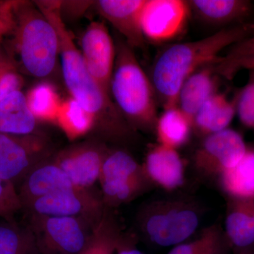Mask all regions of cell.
<instances>
[{"label": "cell", "instance_id": "1", "mask_svg": "<svg viewBox=\"0 0 254 254\" xmlns=\"http://www.w3.org/2000/svg\"><path fill=\"white\" fill-rule=\"evenodd\" d=\"M254 31L253 23L223 28L198 41L165 48L153 64L151 82L164 109L177 106L182 86L192 73L213 64L220 53Z\"/></svg>", "mask_w": 254, "mask_h": 254}, {"label": "cell", "instance_id": "2", "mask_svg": "<svg viewBox=\"0 0 254 254\" xmlns=\"http://www.w3.org/2000/svg\"><path fill=\"white\" fill-rule=\"evenodd\" d=\"M37 7L54 26L59 40V55L61 58L63 77L71 98L77 100L98 119L104 120L107 130L115 136L126 134L125 125L120 111L115 109L106 94L93 79L76 48L71 33L68 31L61 14V3L58 1H36Z\"/></svg>", "mask_w": 254, "mask_h": 254}, {"label": "cell", "instance_id": "3", "mask_svg": "<svg viewBox=\"0 0 254 254\" xmlns=\"http://www.w3.org/2000/svg\"><path fill=\"white\" fill-rule=\"evenodd\" d=\"M114 67L110 91L119 111L135 126L155 130L158 116L154 88L127 43L117 45Z\"/></svg>", "mask_w": 254, "mask_h": 254}, {"label": "cell", "instance_id": "4", "mask_svg": "<svg viewBox=\"0 0 254 254\" xmlns=\"http://www.w3.org/2000/svg\"><path fill=\"white\" fill-rule=\"evenodd\" d=\"M13 45L20 64L35 77L53 72L59 55V40L54 26L38 7L18 1L12 31Z\"/></svg>", "mask_w": 254, "mask_h": 254}, {"label": "cell", "instance_id": "5", "mask_svg": "<svg viewBox=\"0 0 254 254\" xmlns=\"http://www.w3.org/2000/svg\"><path fill=\"white\" fill-rule=\"evenodd\" d=\"M198 208L186 200H159L147 205L140 215L142 232L152 243L171 247L183 243L198 228Z\"/></svg>", "mask_w": 254, "mask_h": 254}, {"label": "cell", "instance_id": "6", "mask_svg": "<svg viewBox=\"0 0 254 254\" xmlns=\"http://www.w3.org/2000/svg\"><path fill=\"white\" fill-rule=\"evenodd\" d=\"M29 215L28 226L43 254H81L96 225L77 217Z\"/></svg>", "mask_w": 254, "mask_h": 254}, {"label": "cell", "instance_id": "7", "mask_svg": "<svg viewBox=\"0 0 254 254\" xmlns=\"http://www.w3.org/2000/svg\"><path fill=\"white\" fill-rule=\"evenodd\" d=\"M105 207H116L140 194L149 183L144 168L126 151H108L99 178Z\"/></svg>", "mask_w": 254, "mask_h": 254}, {"label": "cell", "instance_id": "8", "mask_svg": "<svg viewBox=\"0 0 254 254\" xmlns=\"http://www.w3.org/2000/svg\"><path fill=\"white\" fill-rule=\"evenodd\" d=\"M48 143L37 134L0 133V178L21 184L32 169L48 160Z\"/></svg>", "mask_w": 254, "mask_h": 254}, {"label": "cell", "instance_id": "9", "mask_svg": "<svg viewBox=\"0 0 254 254\" xmlns=\"http://www.w3.org/2000/svg\"><path fill=\"white\" fill-rule=\"evenodd\" d=\"M28 214L77 217L97 225L104 213L103 199L90 190L73 188L37 198L23 207Z\"/></svg>", "mask_w": 254, "mask_h": 254}, {"label": "cell", "instance_id": "10", "mask_svg": "<svg viewBox=\"0 0 254 254\" xmlns=\"http://www.w3.org/2000/svg\"><path fill=\"white\" fill-rule=\"evenodd\" d=\"M247 150L243 137L239 132L228 128L205 136L195 152L193 160L200 173L220 177L236 166Z\"/></svg>", "mask_w": 254, "mask_h": 254}, {"label": "cell", "instance_id": "11", "mask_svg": "<svg viewBox=\"0 0 254 254\" xmlns=\"http://www.w3.org/2000/svg\"><path fill=\"white\" fill-rule=\"evenodd\" d=\"M190 13L187 1L145 0L141 18L144 38L160 43L176 38L185 29Z\"/></svg>", "mask_w": 254, "mask_h": 254}, {"label": "cell", "instance_id": "12", "mask_svg": "<svg viewBox=\"0 0 254 254\" xmlns=\"http://www.w3.org/2000/svg\"><path fill=\"white\" fill-rule=\"evenodd\" d=\"M81 49L92 78L106 94L110 95L116 47L104 23L94 21L87 27L82 37Z\"/></svg>", "mask_w": 254, "mask_h": 254}, {"label": "cell", "instance_id": "13", "mask_svg": "<svg viewBox=\"0 0 254 254\" xmlns=\"http://www.w3.org/2000/svg\"><path fill=\"white\" fill-rule=\"evenodd\" d=\"M108 152L101 145L86 143L63 150L53 160L67 175L73 186L90 190L99 180Z\"/></svg>", "mask_w": 254, "mask_h": 254}, {"label": "cell", "instance_id": "14", "mask_svg": "<svg viewBox=\"0 0 254 254\" xmlns=\"http://www.w3.org/2000/svg\"><path fill=\"white\" fill-rule=\"evenodd\" d=\"M145 0H100L97 9L116 28L131 48L141 47L144 36L141 30L142 10Z\"/></svg>", "mask_w": 254, "mask_h": 254}, {"label": "cell", "instance_id": "15", "mask_svg": "<svg viewBox=\"0 0 254 254\" xmlns=\"http://www.w3.org/2000/svg\"><path fill=\"white\" fill-rule=\"evenodd\" d=\"M73 188L76 187L54 160H46L32 169L23 179L18 194L23 207L37 198Z\"/></svg>", "mask_w": 254, "mask_h": 254}, {"label": "cell", "instance_id": "16", "mask_svg": "<svg viewBox=\"0 0 254 254\" xmlns=\"http://www.w3.org/2000/svg\"><path fill=\"white\" fill-rule=\"evenodd\" d=\"M150 182L165 190H176L185 181V167L176 149L158 144L148 152L143 166Z\"/></svg>", "mask_w": 254, "mask_h": 254}, {"label": "cell", "instance_id": "17", "mask_svg": "<svg viewBox=\"0 0 254 254\" xmlns=\"http://www.w3.org/2000/svg\"><path fill=\"white\" fill-rule=\"evenodd\" d=\"M224 232L235 252L254 249V200L230 198Z\"/></svg>", "mask_w": 254, "mask_h": 254}, {"label": "cell", "instance_id": "18", "mask_svg": "<svg viewBox=\"0 0 254 254\" xmlns=\"http://www.w3.org/2000/svg\"><path fill=\"white\" fill-rule=\"evenodd\" d=\"M213 64L192 73L183 83L179 93L177 107L192 123L202 105L218 92L220 76L215 73Z\"/></svg>", "mask_w": 254, "mask_h": 254}, {"label": "cell", "instance_id": "19", "mask_svg": "<svg viewBox=\"0 0 254 254\" xmlns=\"http://www.w3.org/2000/svg\"><path fill=\"white\" fill-rule=\"evenodd\" d=\"M190 12L210 25L240 22L250 14L252 4L247 0H190Z\"/></svg>", "mask_w": 254, "mask_h": 254}, {"label": "cell", "instance_id": "20", "mask_svg": "<svg viewBox=\"0 0 254 254\" xmlns=\"http://www.w3.org/2000/svg\"><path fill=\"white\" fill-rule=\"evenodd\" d=\"M37 122L21 91L14 92L0 102V133L14 136L36 134Z\"/></svg>", "mask_w": 254, "mask_h": 254}, {"label": "cell", "instance_id": "21", "mask_svg": "<svg viewBox=\"0 0 254 254\" xmlns=\"http://www.w3.org/2000/svg\"><path fill=\"white\" fill-rule=\"evenodd\" d=\"M236 113L235 99L229 100L226 95L217 92L195 114L193 127L207 136L228 128Z\"/></svg>", "mask_w": 254, "mask_h": 254}, {"label": "cell", "instance_id": "22", "mask_svg": "<svg viewBox=\"0 0 254 254\" xmlns=\"http://www.w3.org/2000/svg\"><path fill=\"white\" fill-rule=\"evenodd\" d=\"M192 127L191 120L178 107L164 109L155 127L158 144L177 150L190 139Z\"/></svg>", "mask_w": 254, "mask_h": 254}, {"label": "cell", "instance_id": "23", "mask_svg": "<svg viewBox=\"0 0 254 254\" xmlns=\"http://www.w3.org/2000/svg\"><path fill=\"white\" fill-rule=\"evenodd\" d=\"M230 198L254 200V150H248L236 166L220 176Z\"/></svg>", "mask_w": 254, "mask_h": 254}, {"label": "cell", "instance_id": "24", "mask_svg": "<svg viewBox=\"0 0 254 254\" xmlns=\"http://www.w3.org/2000/svg\"><path fill=\"white\" fill-rule=\"evenodd\" d=\"M213 65L215 73L227 80L233 79L242 70L254 69V31L230 47L227 54L220 56Z\"/></svg>", "mask_w": 254, "mask_h": 254}, {"label": "cell", "instance_id": "25", "mask_svg": "<svg viewBox=\"0 0 254 254\" xmlns=\"http://www.w3.org/2000/svg\"><path fill=\"white\" fill-rule=\"evenodd\" d=\"M96 116L73 98L63 100L56 123L69 139L86 135L94 127Z\"/></svg>", "mask_w": 254, "mask_h": 254}, {"label": "cell", "instance_id": "26", "mask_svg": "<svg viewBox=\"0 0 254 254\" xmlns=\"http://www.w3.org/2000/svg\"><path fill=\"white\" fill-rule=\"evenodd\" d=\"M26 97L28 108L37 121L56 122L63 100L53 84L38 83L29 90Z\"/></svg>", "mask_w": 254, "mask_h": 254}, {"label": "cell", "instance_id": "27", "mask_svg": "<svg viewBox=\"0 0 254 254\" xmlns=\"http://www.w3.org/2000/svg\"><path fill=\"white\" fill-rule=\"evenodd\" d=\"M118 222L105 207L88 245L81 254H116L122 237Z\"/></svg>", "mask_w": 254, "mask_h": 254}, {"label": "cell", "instance_id": "28", "mask_svg": "<svg viewBox=\"0 0 254 254\" xmlns=\"http://www.w3.org/2000/svg\"><path fill=\"white\" fill-rule=\"evenodd\" d=\"M36 251V238L29 227L11 220L0 222V254H33Z\"/></svg>", "mask_w": 254, "mask_h": 254}, {"label": "cell", "instance_id": "29", "mask_svg": "<svg viewBox=\"0 0 254 254\" xmlns=\"http://www.w3.org/2000/svg\"><path fill=\"white\" fill-rule=\"evenodd\" d=\"M228 248L225 232L213 225L205 229L195 240L175 246L168 254H227Z\"/></svg>", "mask_w": 254, "mask_h": 254}, {"label": "cell", "instance_id": "30", "mask_svg": "<svg viewBox=\"0 0 254 254\" xmlns=\"http://www.w3.org/2000/svg\"><path fill=\"white\" fill-rule=\"evenodd\" d=\"M23 78L13 55L0 52V102L14 93L21 91Z\"/></svg>", "mask_w": 254, "mask_h": 254}, {"label": "cell", "instance_id": "31", "mask_svg": "<svg viewBox=\"0 0 254 254\" xmlns=\"http://www.w3.org/2000/svg\"><path fill=\"white\" fill-rule=\"evenodd\" d=\"M236 111L242 125L254 130V70L236 98Z\"/></svg>", "mask_w": 254, "mask_h": 254}, {"label": "cell", "instance_id": "32", "mask_svg": "<svg viewBox=\"0 0 254 254\" xmlns=\"http://www.w3.org/2000/svg\"><path fill=\"white\" fill-rule=\"evenodd\" d=\"M22 208L14 184L0 178V217L5 220H11L13 215Z\"/></svg>", "mask_w": 254, "mask_h": 254}, {"label": "cell", "instance_id": "33", "mask_svg": "<svg viewBox=\"0 0 254 254\" xmlns=\"http://www.w3.org/2000/svg\"><path fill=\"white\" fill-rule=\"evenodd\" d=\"M18 1H0V43L14 28Z\"/></svg>", "mask_w": 254, "mask_h": 254}, {"label": "cell", "instance_id": "34", "mask_svg": "<svg viewBox=\"0 0 254 254\" xmlns=\"http://www.w3.org/2000/svg\"><path fill=\"white\" fill-rule=\"evenodd\" d=\"M116 254H144L135 245V241L129 236L123 235Z\"/></svg>", "mask_w": 254, "mask_h": 254}, {"label": "cell", "instance_id": "35", "mask_svg": "<svg viewBox=\"0 0 254 254\" xmlns=\"http://www.w3.org/2000/svg\"><path fill=\"white\" fill-rule=\"evenodd\" d=\"M234 254H254V249L239 251V252H236Z\"/></svg>", "mask_w": 254, "mask_h": 254}, {"label": "cell", "instance_id": "36", "mask_svg": "<svg viewBox=\"0 0 254 254\" xmlns=\"http://www.w3.org/2000/svg\"><path fill=\"white\" fill-rule=\"evenodd\" d=\"M253 24H254V22H253Z\"/></svg>", "mask_w": 254, "mask_h": 254}, {"label": "cell", "instance_id": "37", "mask_svg": "<svg viewBox=\"0 0 254 254\" xmlns=\"http://www.w3.org/2000/svg\"><path fill=\"white\" fill-rule=\"evenodd\" d=\"M253 70H254V69H253ZM251 71H252V70H251Z\"/></svg>", "mask_w": 254, "mask_h": 254}]
</instances>
